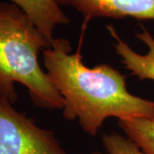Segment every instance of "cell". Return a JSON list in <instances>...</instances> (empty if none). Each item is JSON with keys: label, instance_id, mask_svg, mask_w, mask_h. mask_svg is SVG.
I'll return each mask as SVG.
<instances>
[{"label": "cell", "instance_id": "8992f818", "mask_svg": "<svg viewBox=\"0 0 154 154\" xmlns=\"http://www.w3.org/2000/svg\"><path fill=\"white\" fill-rule=\"evenodd\" d=\"M22 9L45 37L52 44L54 31L60 25H68L70 21L61 9L57 0H10Z\"/></svg>", "mask_w": 154, "mask_h": 154}, {"label": "cell", "instance_id": "277c9868", "mask_svg": "<svg viewBox=\"0 0 154 154\" xmlns=\"http://www.w3.org/2000/svg\"><path fill=\"white\" fill-rule=\"evenodd\" d=\"M59 5L70 6L83 18L82 28L95 18L154 21V0H57Z\"/></svg>", "mask_w": 154, "mask_h": 154}, {"label": "cell", "instance_id": "3957f363", "mask_svg": "<svg viewBox=\"0 0 154 154\" xmlns=\"http://www.w3.org/2000/svg\"><path fill=\"white\" fill-rule=\"evenodd\" d=\"M0 154H67L51 130L0 101Z\"/></svg>", "mask_w": 154, "mask_h": 154}, {"label": "cell", "instance_id": "52a82bcc", "mask_svg": "<svg viewBox=\"0 0 154 154\" xmlns=\"http://www.w3.org/2000/svg\"><path fill=\"white\" fill-rule=\"evenodd\" d=\"M117 125L144 154H154V120L139 117L122 118L117 120Z\"/></svg>", "mask_w": 154, "mask_h": 154}, {"label": "cell", "instance_id": "6da1fadb", "mask_svg": "<svg viewBox=\"0 0 154 154\" xmlns=\"http://www.w3.org/2000/svg\"><path fill=\"white\" fill-rule=\"evenodd\" d=\"M82 36L83 33L75 53L64 38H55L42 51L46 73L64 101V118L78 119L82 129L91 136H96L110 117L154 120V101L130 94L126 75L107 63L94 68L84 64Z\"/></svg>", "mask_w": 154, "mask_h": 154}, {"label": "cell", "instance_id": "ba28073f", "mask_svg": "<svg viewBox=\"0 0 154 154\" xmlns=\"http://www.w3.org/2000/svg\"><path fill=\"white\" fill-rule=\"evenodd\" d=\"M102 144L107 154H144L133 141L119 133L105 134Z\"/></svg>", "mask_w": 154, "mask_h": 154}, {"label": "cell", "instance_id": "7a4b0ae2", "mask_svg": "<svg viewBox=\"0 0 154 154\" xmlns=\"http://www.w3.org/2000/svg\"><path fill=\"white\" fill-rule=\"evenodd\" d=\"M51 45L31 18L13 3H0V101L16 104V83L35 106L63 110L64 101L39 64L38 54Z\"/></svg>", "mask_w": 154, "mask_h": 154}, {"label": "cell", "instance_id": "9c48e42d", "mask_svg": "<svg viewBox=\"0 0 154 154\" xmlns=\"http://www.w3.org/2000/svg\"><path fill=\"white\" fill-rule=\"evenodd\" d=\"M88 154H103L102 152H91V153H88Z\"/></svg>", "mask_w": 154, "mask_h": 154}, {"label": "cell", "instance_id": "5b68a950", "mask_svg": "<svg viewBox=\"0 0 154 154\" xmlns=\"http://www.w3.org/2000/svg\"><path fill=\"white\" fill-rule=\"evenodd\" d=\"M106 29L115 40L114 48L116 54L120 57L121 63L133 76L140 81H154V38L148 30L141 26V32L135 34L136 38L143 42L148 48L146 54L141 55L123 41L112 25H107Z\"/></svg>", "mask_w": 154, "mask_h": 154}]
</instances>
